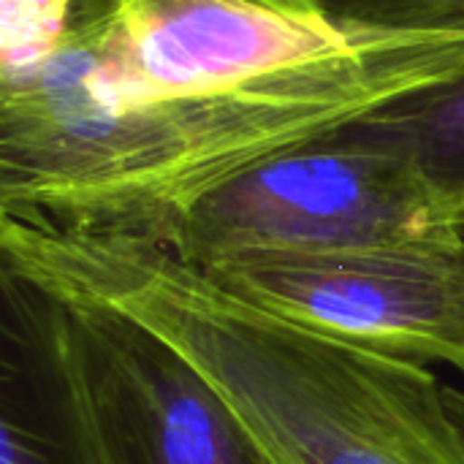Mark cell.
Instances as JSON below:
<instances>
[{
	"mask_svg": "<svg viewBox=\"0 0 464 464\" xmlns=\"http://www.w3.org/2000/svg\"><path fill=\"white\" fill-rule=\"evenodd\" d=\"M337 136L405 158L443 209L464 218V73L392 101Z\"/></svg>",
	"mask_w": 464,
	"mask_h": 464,
	"instance_id": "obj_6",
	"label": "cell"
},
{
	"mask_svg": "<svg viewBox=\"0 0 464 464\" xmlns=\"http://www.w3.org/2000/svg\"><path fill=\"white\" fill-rule=\"evenodd\" d=\"M318 8L362 24L438 27L464 24V0H310Z\"/></svg>",
	"mask_w": 464,
	"mask_h": 464,
	"instance_id": "obj_7",
	"label": "cell"
},
{
	"mask_svg": "<svg viewBox=\"0 0 464 464\" xmlns=\"http://www.w3.org/2000/svg\"><path fill=\"white\" fill-rule=\"evenodd\" d=\"M454 400H457L459 411H462V413H464V392H454Z\"/></svg>",
	"mask_w": 464,
	"mask_h": 464,
	"instance_id": "obj_8",
	"label": "cell"
},
{
	"mask_svg": "<svg viewBox=\"0 0 464 464\" xmlns=\"http://www.w3.org/2000/svg\"><path fill=\"white\" fill-rule=\"evenodd\" d=\"M459 228H462V234H464V218H459Z\"/></svg>",
	"mask_w": 464,
	"mask_h": 464,
	"instance_id": "obj_9",
	"label": "cell"
},
{
	"mask_svg": "<svg viewBox=\"0 0 464 464\" xmlns=\"http://www.w3.org/2000/svg\"><path fill=\"white\" fill-rule=\"evenodd\" d=\"M46 296L90 464H275L223 392L166 337L120 310Z\"/></svg>",
	"mask_w": 464,
	"mask_h": 464,
	"instance_id": "obj_3",
	"label": "cell"
},
{
	"mask_svg": "<svg viewBox=\"0 0 464 464\" xmlns=\"http://www.w3.org/2000/svg\"><path fill=\"white\" fill-rule=\"evenodd\" d=\"M459 228L400 155L337 133L201 196L166 234L188 264L253 253H343Z\"/></svg>",
	"mask_w": 464,
	"mask_h": 464,
	"instance_id": "obj_2",
	"label": "cell"
},
{
	"mask_svg": "<svg viewBox=\"0 0 464 464\" xmlns=\"http://www.w3.org/2000/svg\"><path fill=\"white\" fill-rule=\"evenodd\" d=\"M0 464H90L63 383L49 296L0 266Z\"/></svg>",
	"mask_w": 464,
	"mask_h": 464,
	"instance_id": "obj_5",
	"label": "cell"
},
{
	"mask_svg": "<svg viewBox=\"0 0 464 464\" xmlns=\"http://www.w3.org/2000/svg\"><path fill=\"white\" fill-rule=\"evenodd\" d=\"M218 288L310 332L464 375L462 228L343 253H253L198 266Z\"/></svg>",
	"mask_w": 464,
	"mask_h": 464,
	"instance_id": "obj_4",
	"label": "cell"
},
{
	"mask_svg": "<svg viewBox=\"0 0 464 464\" xmlns=\"http://www.w3.org/2000/svg\"><path fill=\"white\" fill-rule=\"evenodd\" d=\"M0 266L166 337L275 464H464V413L427 367L234 299L158 237L0 212Z\"/></svg>",
	"mask_w": 464,
	"mask_h": 464,
	"instance_id": "obj_1",
	"label": "cell"
}]
</instances>
